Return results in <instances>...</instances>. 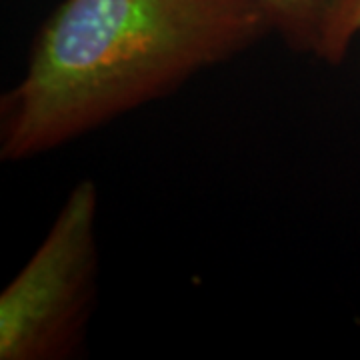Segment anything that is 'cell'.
<instances>
[{"label":"cell","mask_w":360,"mask_h":360,"mask_svg":"<svg viewBox=\"0 0 360 360\" xmlns=\"http://www.w3.org/2000/svg\"><path fill=\"white\" fill-rule=\"evenodd\" d=\"M274 32L258 0H63L2 98L0 156L51 153Z\"/></svg>","instance_id":"1"},{"label":"cell","mask_w":360,"mask_h":360,"mask_svg":"<svg viewBox=\"0 0 360 360\" xmlns=\"http://www.w3.org/2000/svg\"><path fill=\"white\" fill-rule=\"evenodd\" d=\"M98 191L82 180L51 231L0 295V360H54L72 352L96 281Z\"/></svg>","instance_id":"2"},{"label":"cell","mask_w":360,"mask_h":360,"mask_svg":"<svg viewBox=\"0 0 360 360\" xmlns=\"http://www.w3.org/2000/svg\"><path fill=\"white\" fill-rule=\"evenodd\" d=\"M266 11L274 32L290 49L316 56L322 28L335 0H258Z\"/></svg>","instance_id":"3"},{"label":"cell","mask_w":360,"mask_h":360,"mask_svg":"<svg viewBox=\"0 0 360 360\" xmlns=\"http://www.w3.org/2000/svg\"><path fill=\"white\" fill-rule=\"evenodd\" d=\"M359 34L360 0H335L322 28L316 56L328 65H340Z\"/></svg>","instance_id":"4"}]
</instances>
